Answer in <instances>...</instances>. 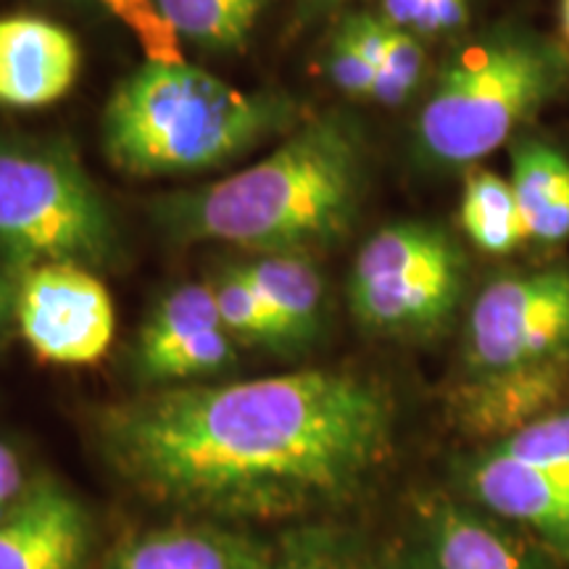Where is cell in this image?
<instances>
[{
	"label": "cell",
	"instance_id": "1",
	"mask_svg": "<svg viewBox=\"0 0 569 569\" xmlns=\"http://www.w3.org/2000/svg\"><path fill=\"white\" fill-rule=\"evenodd\" d=\"M393 430L390 390L348 369L167 386L96 417L101 457L127 488L209 522L348 507L386 467Z\"/></svg>",
	"mask_w": 569,
	"mask_h": 569
},
{
	"label": "cell",
	"instance_id": "2",
	"mask_svg": "<svg viewBox=\"0 0 569 569\" xmlns=\"http://www.w3.org/2000/svg\"><path fill=\"white\" fill-rule=\"evenodd\" d=\"M361 146L340 117L306 119L253 167L156 201V222L180 243H230L259 256L306 253L351 224Z\"/></svg>",
	"mask_w": 569,
	"mask_h": 569
},
{
	"label": "cell",
	"instance_id": "3",
	"mask_svg": "<svg viewBox=\"0 0 569 569\" xmlns=\"http://www.w3.org/2000/svg\"><path fill=\"white\" fill-rule=\"evenodd\" d=\"M284 92L240 90L209 71L142 63L111 90L101 113L103 153L130 177L222 169L301 124Z\"/></svg>",
	"mask_w": 569,
	"mask_h": 569
},
{
	"label": "cell",
	"instance_id": "4",
	"mask_svg": "<svg viewBox=\"0 0 569 569\" xmlns=\"http://www.w3.org/2000/svg\"><path fill=\"white\" fill-rule=\"evenodd\" d=\"M567 77V53L538 34L472 42L440 69L419 113V151L438 167H472L559 98Z\"/></svg>",
	"mask_w": 569,
	"mask_h": 569
},
{
	"label": "cell",
	"instance_id": "5",
	"mask_svg": "<svg viewBox=\"0 0 569 569\" xmlns=\"http://www.w3.org/2000/svg\"><path fill=\"white\" fill-rule=\"evenodd\" d=\"M117 246L109 206L69 148L0 140V256L19 274L46 264L106 267Z\"/></svg>",
	"mask_w": 569,
	"mask_h": 569
},
{
	"label": "cell",
	"instance_id": "6",
	"mask_svg": "<svg viewBox=\"0 0 569 569\" xmlns=\"http://www.w3.org/2000/svg\"><path fill=\"white\" fill-rule=\"evenodd\" d=\"M465 290V256L440 227H382L356 253L348 303L361 327L386 338L443 330Z\"/></svg>",
	"mask_w": 569,
	"mask_h": 569
},
{
	"label": "cell",
	"instance_id": "7",
	"mask_svg": "<svg viewBox=\"0 0 569 569\" xmlns=\"http://www.w3.org/2000/svg\"><path fill=\"white\" fill-rule=\"evenodd\" d=\"M569 361V272L493 280L467 319V377L519 372Z\"/></svg>",
	"mask_w": 569,
	"mask_h": 569
},
{
	"label": "cell",
	"instance_id": "8",
	"mask_svg": "<svg viewBox=\"0 0 569 569\" xmlns=\"http://www.w3.org/2000/svg\"><path fill=\"white\" fill-rule=\"evenodd\" d=\"M13 311L32 353L59 367L101 361L117 330L106 284L74 264H46L19 274Z\"/></svg>",
	"mask_w": 569,
	"mask_h": 569
},
{
	"label": "cell",
	"instance_id": "9",
	"mask_svg": "<svg viewBox=\"0 0 569 569\" xmlns=\"http://www.w3.org/2000/svg\"><path fill=\"white\" fill-rule=\"evenodd\" d=\"M398 569H551L549 551L498 517L432 498L411 525L407 557Z\"/></svg>",
	"mask_w": 569,
	"mask_h": 569
},
{
	"label": "cell",
	"instance_id": "10",
	"mask_svg": "<svg viewBox=\"0 0 569 569\" xmlns=\"http://www.w3.org/2000/svg\"><path fill=\"white\" fill-rule=\"evenodd\" d=\"M465 488L490 515L519 525L569 561V480L490 448L465 467Z\"/></svg>",
	"mask_w": 569,
	"mask_h": 569
},
{
	"label": "cell",
	"instance_id": "11",
	"mask_svg": "<svg viewBox=\"0 0 569 569\" xmlns=\"http://www.w3.org/2000/svg\"><path fill=\"white\" fill-rule=\"evenodd\" d=\"M88 549V511L59 482H32L0 511V569H82Z\"/></svg>",
	"mask_w": 569,
	"mask_h": 569
},
{
	"label": "cell",
	"instance_id": "12",
	"mask_svg": "<svg viewBox=\"0 0 569 569\" xmlns=\"http://www.w3.org/2000/svg\"><path fill=\"white\" fill-rule=\"evenodd\" d=\"M80 42L67 27L38 17H0V106L42 109L74 88Z\"/></svg>",
	"mask_w": 569,
	"mask_h": 569
},
{
	"label": "cell",
	"instance_id": "13",
	"mask_svg": "<svg viewBox=\"0 0 569 569\" xmlns=\"http://www.w3.org/2000/svg\"><path fill=\"white\" fill-rule=\"evenodd\" d=\"M569 396V361L519 372L465 377L451 393V417L475 438L503 440L559 411Z\"/></svg>",
	"mask_w": 569,
	"mask_h": 569
},
{
	"label": "cell",
	"instance_id": "14",
	"mask_svg": "<svg viewBox=\"0 0 569 569\" xmlns=\"http://www.w3.org/2000/svg\"><path fill=\"white\" fill-rule=\"evenodd\" d=\"M272 546L222 522H180L124 540L106 569H269Z\"/></svg>",
	"mask_w": 569,
	"mask_h": 569
},
{
	"label": "cell",
	"instance_id": "15",
	"mask_svg": "<svg viewBox=\"0 0 569 569\" xmlns=\"http://www.w3.org/2000/svg\"><path fill=\"white\" fill-rule=\"evenodd\" d=\"M511 190L530 240L569 238V161L546 142H519L511 153Z\"/></svg>",
	"mask_w": 569,
	"mask_h": 569
},
{
	"label": "cell",
	"instance_id": "16",
	"mask_svg": "<svg viewBox=\"0 0 569 569\" xmlns=\"http://www.w3.org/2000/svg\"><path fill=\"white\" fill-rule=\"evenodd\" d=\"M240 267L272 306L296 348L319 336L325 317V282L309 256L264 253Z\"/></svg>",
	"mask_w": 569,
	"mask_h": 569
},
{
	"label": "cell",
	"instance_id": "17",
	"mask_svg": "<svg viewBox=\"0 0 569 569\" xmlns=\"http://www.w3.org/2000/svg\"><path fill=\"white\" fill-rule=\"evenodd\" d=\"M461 230L482 253L503 256L530 240L511 182L490 169H469L459 209Z\"/></svg>",
	"mask_w": 569,
	"mask_h": 569
},
{
	"label": "cell",
	"instance_id": "18",
	"mask_svg": "<svg viewBox=\"0 0 569 569\" xmlns=\"http://www.w3.org/2000/svg\"><path fill=\"white\" fill-rule=\"evenodd\" d=\"M217 327H222V319H219L211 284H180L172 293L163 296L159 306L142 322L138 343H134V372L161 359L163 353L201 338L203 332L217 330Z\"/></svg>",
	"mask_w": 569,
	"mask_h": 569
},
{
	"label": "cell",
	"instance_id": "19",
	"mask_svg": "<svg viewBox=\"0 0 569 569\" xmlns=\"http://www.w3.org/2000/svg\"><path fill=\"white\" fill-rule=\"evenodd\" d=\"M269 0H159L180 38L206 51L246 48Z\"/></svg>",
	"mask_w": 569,
	"mask_h": 569
},
{
	"label": "cell",
	"instance_id": "20",
	"mask_svg": "<svg viewBox=\"0 0 569 569\" xmlns=\"http://www.w3.org/2000/svg\"><path fill=\"white\" fill-rule=\"evenodd\" d=\"M217 301L222 327L230 332L232 340L248 346L274 348V351H293V340L284 330L280 319L259 293V288L248 280L240 264H230L219 269L209 282Z\"/></svg>",
	"mask_w": 569,
	"mask_h": 569
},
{
	"label": "cell",
	"instance_id": "21",
	"mask_svg": "<svg viewBox=\"0 0 569 569\" xmlns=\"http://www.w3.org/2000/svg\"><path fill=\"white\" fill-rule=\"evenodd\" d=\"M269 569H398L375 557L353 536L330 528L290 530L272 546Z\"/></svg>",
	"mask_w": 569,
	"mask_h": 569
},
{
	"label": "cell",
	"instance_id": "22",
	"mask_svg": "<svg viewBox=\"0 0 569 569\" xmlns=\"http://www.w3.org/2000/svg\"><path fill=\"white\" fill-rule=\"evenodd\" d=\"M493 451L569 480V409L553 411L515 436L498 440Z\"/></svg>",
	"mask_w": 569,
	"mask_h": 569
},
{
	"label": "cell",
	"instance_id": "23",
	"mask_svg": "<svg viewBox=\"0 0 569 569\" xmlns=\"http://www.w3.org/2000/svg\"><path fill=\"white\" fill-rule=\"evenodd\" d=\"M101 3L138 38L148 63L182 67V38L161 11L159 0H101Z\"/></svg>",
	"mask_w": 569,
	"mask_h": 569
},
{
	"label": "cell",
	"instance_id": "24",
	"mask_svg": "<svg viewBox=\"0 0 569 569\" xmlns=\"http://www.w3.org/2000/svg\"><path fill=\"white\" fill-rule=\"evenodd\" d=\"M425 71V48L415 32L393 27L388 42V53L382 67L377 69L375 88L369 101L382 106H401L417 90Z\"/></svg>",
	"mask_w": 569,
	"mask_h": 569
},
{
	"label": "cell",
	"instance_id": "25",
	"mask_svg": "<svg viewBox=\"0 0 569 569\" xmlns=\"http://www.w3.org/2000/svg\"><path fill=\"white\" fill-rule=\"evenodd\" d=\"M327 77L348 98H369L375 88V67L361 59V53L348 42L343 34L336 32L327 51Z\"/></svg>",
	"mask_w": 569,
	"mask_h": 569
},
{
	"label": "cell",
	"instance_id": "26",
	"mask_svg": "<svg viewBox=\"0 0 569 569\" xmlns=\"http://www.w3.org/2000/svg\"><path fill=\"white\" fill-rule=\"evenodd\" d=\"M469 19V0H425V9L419 13L415 34L436 38V34L457 32Z\"/></svg>",
	"mask_w": 569,
	"mask_h": 569
},
{
	"label": "cell",
	"instance_id": "27",
	"mask_svg": "<svg viewBox=\"0 0 569 569\" xmlns=\"http://www.w3.org/2000/svg\"><path fill=\"white\" fill-rule=\"evenodd\" d=\"M425 9V0H382V19L398 30H415L419 13Z\"/></svg>",
	"mask_w": 569,
	"mask_h": 569
},
{
	"label": "cell",
	"instance_id": "28",
	"mask_svg": "<svg viewBox=\"0 0 569 569\" xmlns=\"http://www.w3.org/2000/svg\"><path fill=\"white\" fill-rule=\"evenodd\" d=\"M13 303H17V290H11V284H9V280H6V274L0 272V325L6 322V317H9Z\"/></svg>",
	"mask_w": 569,
	"mask_h": 569
},
{
	"label": "cell",
	"instance_id": "29",
	"mask_svg": "<svg viewBox=\"0 0 569 569\" xmlns=\"http://www.w3.org/2000/svg\"><path fill=\"white\" fill-rule=\"evenodd\" d=\"M301 3L306 13H325V11L338 9V6L346 3V0H301Z\"/></svg>",
	"mask_w": 569,
	"mask_h": 569
},
{
	"label": "cell",
	"instance_id": "30",
	"mask_svg": "<svg viewBox=\"0 0 569 569\" xmlns=\"http://www.w3.org/2000/svg\"><path fill=\"white\" fill-rule=\"evenodd\" d=\"M561 11V32H565V40L569 42V0H559Z\"/></svg>",
	"mask_w": 569,
	"mask_h": 569
}]
</instances>
